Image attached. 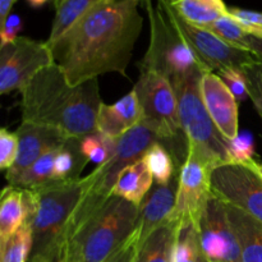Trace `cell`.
<instances>
[{
  "mask_svg": "<svg viewBox=\"0 0 262 262\" xmlns=\"http://www.w3.org/2000/svg\"><path fill=\"white\" fill-rule=\"evenodd\" d=\"M210 174L211 171L188 147L187 158L179 170L176 207L170 222L176 224L192 223L199 227L207 202L212 196Z\"/></svg>",
  "mask_w": 262,
  "mask_h": 262,
  "instance_id": "7c38bea8",
  "label": "cell"
},
{
  "mask_svg": "<svg viewBox=\"0 0 262 262\" xmlns=\"http://www.w3.org/2000/svg\"><path fill=\"white\" fill-rule=\"evenodd\" d=\"M20 30H22V23H20V20L18 18L10 17L9 15L5 25L3 27H0V40H2V46L0 48L14 42L19 37L18 33H19Z\"/></svg>",
  "mask_w": 262,
  "mask_h": 262,
  "instance_id": "e575fe53",
  "label": "cell"
},
{
  "mask_svg": "<svg viewBox=\"0 0 262 262\" xmlns=\"http://www.w3.org/2000/svg\"><path fill=\"white\" fill-rule=\"evenodd\" d=\"M20 94L22 122L58 128L74 138L96 132L102 104L97 78L73 86L54 63L38 72Z\"/></svg>",
  "mask_w": 262,
  "mask_h": 262,
  "instance_id": "3957f363",
  "label": "cell"
},
{
  "mask_svg": "<svg viewBox=\"0 0 262 262\" xmlns=\"http://www.w3.org/2000/svg\"><path fill=\"white\" fill-rule=\"evenodd\" d=\"M245 165L248 166V168H250L251 170L255 171V173L257 174V176L262 179V164L261 163H258V161H256L255 159H253V160H251L250 163L245 164Z\"/></svg>",
  "mask_w": 262,
  "mask_h": 262,
  "instance_id": "74e56055",
  "label": "cell"
},
{
  "mask_svg": "<svg viewBox=\"0 0 262 262\" xmlns=\"http://www.w3.org/2000/svg\"><path fill=\"white\" fill-rule=\"evenodd\" d=\"M142 26L137 0H102L50 46L54 60L73 86L125 74Z\"/></svg>",
  "mask_w": 262,
  "mask_h": 262,
  "instance_id": "6da1fadb",
  "label": "cell"
},
{
  "mask_svg": "<svg viewBox=\"0 0 262 262\" xmlns=\"http://www.w3.org/2000/svg\"><path fill=\"white\" fill-rule=\"evenodd\" d=\"M59 150L60 148H55V150H50L43 154L32 165L25 169L17 177L8 181V183L10 186L19 187V188L35 189L54 181V163H55L56 154Z\"/></svg>",
  "mask_w": 262,
  "mask_h": 262,
  "instance_id": "d4e9b609",
  "label": "cell"
},
{
  "mask_svg": "<svg viewBox=\"0 0 262 262\" xmlns=\"http://www.w3.org/2000/svg\"><path fill=\"white\" fill-rule=\"evenodd\" d=\"M200 92L205 107L223 137L232 141L239 135L238 102L224 82L214 72L204 73L200 81Z\"/></svg>",
  "mask_w": 262,
  "mask_h": 262,
  "instance_id": "9a60e30c",
  "label": "cell"
},
{
  "mask_svg": "<svg viewBox=\"0 0 262 262\" xmlns=\"http://www.w3.org/2000/svg\"><path fill=\"white\" fill-rule=\"evenodd\" d=\"M146 10L150 25V42L138 64L140 69L158 72L171 82L189 74L210 72L173 25L161 2L158 0L154 5L151 0H146Z\"/></svg>",
  "mask_w": 262,
  "mask_h": 262,
  "instance_id": "5b68a950",
  "label": "cell"
},
{
  "mask_svg": "<svg viewBox=\"0 0 262 262\" xmlns=\"http://www.w3.org/2000/svg\"><path fill=\"white\" fill-rule=\"evenodd\" d=\"M142 120V106L137 92L133 89L114 105L104 102L100 105L96 119V132L118 140L133 127L141 124Z\"/></svg>",
  "mask_w": 262,
  "mask_h": 262,
  "instance_id": "e0dca14e",
  "label": "cell"
},
{
  "mask_svg": "<svg viewBox=\"0 0 262 262\" xmlns=\"http://www.w3.org/2000/svg\"><path fill=\"white\" fill-rule=\"evenodd\" d=\"M17 135V159L12 168L8 169L5 173L7 181H10L22 173L48 151L63 147L67 141L72 138L58 128L27 122L20 123Z\"/></svg>",
  "mask_w": 262,
  "mask_h": 262,
  "instance_id": "5bb4252c",
  "label": "cell"
},
{
  "mask_svg": "<svg viewBox=\"0 0 262 262\" xmlns=\"http://www.w3.org/2000/svg\"><path fill=\"white\" fill-rule=\"evenodd\" d=\"M206 30L211 31L214 35H216L217 37L222 38L223 41L229 43L233 48H237L243 51H250V48H248V33L241 26V23L237 22L229 13L223 15L222 18L215 20L210 26H207Z\"/></svg>",
  "mask_w": 262,
  "mask_h": 262,
  "instance_id": "83f0119b",
  "label": "cell"
},
{
  "mask_svg": "<svg viewBox=\"0 0 262 262\" xmlns=\"http://www.w3.org/2000/svg\"><path fill=\"white\" fill-rule=\"evenodd\" d=\"M228 146H229L230 164L245 165L255 159V142L252 135L247 130L239 132L234 140L228 141Z\"/></svg>",
  "mask_w": 262,
  "mask_h": 262,
  "instance_id": "4dcf8cb0",
  "label": "cell"
},
{
  "mask_svg": "<svg viewBox=\"0 0 262 262\" xmlns=\"http://www.w3.org/2000/svg\"><path fill=\"white\" fill-rule=\"evenodd\" d=\"M37 210L35 189L8 184L0 197V242L14 234L25 223L32 224Z\"/></svg>",
  "mask_w": 262,
  "mask_h": 262,
  "instance_id": "2e32d148",
  "label": "cell"
},
{
  "mask_svg": "<svg viewBox=\"0 0 262 262\" xmlns=\"http://www.w3.org/2000/svg\"><path fill=\"white\" fill-rule=\"evenodd\" d=\"M102 0H63L56 9L55 18L51 26L48 45L51 46L66 32H68L83 15Z\"/></svg>",
  "mask_w": 262,
  "mask_h": 262,
  "instance_id": "7402d4cb",
  "label": "cell"
},
{
  "mask_svg": "<svg viewBox=\"0 0 262 262\" xmlns=\"http://www.w3.org/2000/svg\"><path fill=\"white\" fill-rule=\"evenodd\" d=\"M15 2L17 0H0V27H3L9 18L10 10H12Z\"/></svg>",
  "mask_w": 262,
  "mask_h": 262,
  "instance_id": "d590c367",
  "label": "cell"
},
{
  "mask_svg": "<svg viewBox=\"0 0 262 262\" xmlns=\"http://www.w3.org/2000/svg\"><path fill=\"white\" fill-rule=\"evenodd\" d=\"M174 13L191 25L206 28L228 14L229 8L223 0H163Z\"/></svg>",
  "mask_w": 262,
  "mask_h": 262,
  "instance_id": "ffe728a7",
  "label": "cell"
},
{
  "mask_svg": "<svg viewBox=\"0 0 262 262\" xmlns=\"http://www.w3.org/2000/svg\"><path fill=\"white\" fill-rule=\"evenodd\" d=\"M201 247L209 262H242L239 242L228 220L224 202L214 194L199 224Z\"/></svg>",
  "mask_w": 262,
  "mask_h": 262,
  "instance_id": "4fadbf2b",
  "label": "cell"
},
{
  "mask_svg": "<svg viewBox=\"0 0 262 262\" xmlns=\"http://www.w3.org/2000/svg\"><path fill=\"white\" fill-rule=\"evenodd\" d=\"M28 262H49L45 257H41V256H31L30 261Z\"/></svg>",
  "mask_w": 262,
  "mask_h": 262,
  "instance_id": "ab89813d",
  "label": "cell"
},
{
  "mask_svg": "<svg viewBox=\"0 0 262 262\" xmlns=\"http://www.w3.org/2000/svg\"><path fill=\"white\" fill-rule=\"evenodd\" d=\"M18 154L17 132H9L7 128L0 129V169L8 170L15 163Z\"/></svg>",
  "mask_w": 262,
  "mask_h": 262,
  "instance_id": "836d02e7",
  "label": "cell"
},
{
  "mask_svg": "<svg viewBox=\"0 0 262 262\" xmlns=\"http://www.w3.org/2000/svg\"><path fill=\"white\" fill-rule=\"evenodd\" d=\"M137 2H140V0H137Z\"/></svg>",
  "mask_w": 262,
  "mask_h": 262,
  "instance_id": "b9f144b4",
  "label": "cell"
},
{
  "mask_svg": "<svg viewBox=\"0 0 262 262\" xmlns=\"http://www.w3.org/2000/svg\"><path fill=\"white\" fill-rule=\"evenodd\" d=\"M159 2H161V4L165 7L166 13L173 25L210 72L217 73L222 69L227 68L242 71L247 64L252 63L256 59V56L250 51L233 48L216 35H214L211 31L197 27L184 20L177 13H174L163 0H159Z\"/></svg>",
  "mask_w": 262,
  "mask_h": 262,
  "instance_id": "9c48e42d",
  "label": "cell"
},
{
  "mask_svg": "<svg viewBox=\"0 0 262 262\" xmlns=\"http://www.w3.org/2000/svg\"><path fill=\"white\" fill-rule=\"evenodd\" d=\"M152 186L154 177L142 158L122 170L113 187L112 194L141 206Z\"/></svg>",
  "mask_w": 262,
  "mask_h": 262,
  "instance_id": "d6986e66",
  "label": "cell"
},
{
  "mask_svg": "<svg viewBox=\"0 0 262 262\" xmlns=\"http://www.w3.org/2000/svg\"><path fill=\"white\" fill-rule=\"evenodd\" d=\"M171 262H209L202 251L197 225L192 223L177 224Z\"/></svg>",
  "mask_w": 262,
  "mask_h": 262,
  "instance_id": "603a6c76",
  "label": "cell"
},
{
  "mask_svg": "<svg viewBox=\"0 0 262 262\" xmlns=\"http://www.w3.org/2000/svg\"><path fill=\"white\" fill-rule=\"evenodd\" d=\"M117 147V140L105 136L102 133L95 132L81 138L82 154L87 160L96 164L97 166L106 163L114 154Z\"/></svg>",
  "mask_w": 262,
  "mask_h": 262,
  "instance_id": "f1b7e54d",
  "label": "cell"
},
{
  "mask_svg": "<svg viewBox=\"0 0 262 262\" xmlns=\"http://www.w3.org/2000/svg\"><path fill=\"white\" fill-rule=\"evenodd\" d=\"M55 63L48 42L19 37L0 48V94L22 91L23 87L42 69Z\"/></svg>",
  "mask_w": 262,
  "mask_h": 262,
  "instance_id": "ba28073f",
  "label": "cell"
},
{
  "mask_svg": "<svg viewBox=\"0 0 262 262\" xmlns=\"http://www.w3.org/2000/svg\"><path fill=\"white\" fill-rule=\"evenodd\" d=\"M156 142L164 143V141L147 125L141 123L133 127L118 138L112 158L84 177L87 187L96 193L112 194L113 187L122 170L142 159L146 151Z\"/></svg>",
  "mask_w": 262,
  "mask_h": 262,
  "instance_id": "8fae6325",
  "label": "cell"
},
{
  "mask_svg": "<svg viewBox=\"0 0 262 262\" xmlns=\"http://www.w3.org/2000/svg\"><path fill=\"white\" fill-rule=\"evenodd\" d=\"M210 186L215 197L243 210L262 224V179L248 166H217L210 174Z\"/></svg>",
  "mask_w": 262,
  "mask_h": 262,
  "instance_id": "30bf717a",
  "label": "cell"
},
{
  "mask_svg": "<svg viewBox=\"0 0 262 262\" xmlns=\"http://www.w3.org/2000/svg\"><path fill=\"white\" fill-rule=\"evenodd\" d=\"M156 184H168L179 174V168L173 154L164 143L156 142L143 156Z\"/></svg>",
  "mask_w": 262,
  "mask_h": 262,
  "instance_id": "484cf974",
  "label": "cell"
},
{
  "mask_svg": "<svg viewBox=\"0 0 262 262\" xmlns=\"http://www.w3.org/2000/svg\"><path fill=\"white\" fill-rule=\"evenodd\" d=\"M89 163L81 150V138H69L58 151L54 163V181L79 179V173Z\"/></svg>",
  "mask_w": 262,
  "mask_h": 262,
  "instance_id": "cb8c5ba5",
  "label": "cell"
},
{
  "mask_svg": "<svg viewBox=\"0 0 262 262\" xmlns=\"http://www.w3.org/2000/svg\"><path fill=\"white\" fill-rule=\"evenodd\" d=\"M248 48L256 58L262 59V38L248 35Z\"/></svg>",
  "mask_w": 262,
  "mask_h": 262,
  "instance_id": "8d00e7d4",
  "label": "cell"
},
{
  "mask_svg": "<svg viewBox=\"0 0 262 262\" xmlns=\"http://www.w3.org/2000/svg\"><path fill=\"white\" fill-rule=\"evenodd\" d=\"M32 250V227L25 223L14 234L0 242V262H28Z\"/></svg>",
  "mask_w": 262,
  "mask_h": 262,
  "instance_id": "4316f807",
  "label": "cell"
},
{
  "mask_svg": "<svg viewBox=\"0 0 262 262\" xmlns=\"http://www.w3.org/2000/svg\"><path fill=\"white\" fill-rule=\"evenodd\" d=\"M228 13L241 23L246 32L255 37L262 38V13L242 8H229Z\"/></svg>",
  "mask_w": 262,
  "mask_h": 262,
  "instance_id": "d6a6232c",
  "label": "cell"
},
{
  "mask_svg": "<svg viewBox=\"0 0 262 262\" xmlns=\"http://www.w3.org/2000/svg\"><path fill=\"white\" fill-rule=\"evenodd\" d=\"M83 178L51 181L35 188L37 210L32 220L33 250L31 256L49 261L54 246L83 192Z\"/></svg>",
  "mask_w": 262,
  "mask_h": 262,
  "instance_id": "52a82bcc",
  "label": "cell"
},
{
  "mask_svg": "<svg viewBox=\"0 0 262 262\" xmlns=\"http://www.w3.org/2000/svg\"><path fill=\"white\" fill-rule=\"evenodd\" d=\"M216 74L222 78V81L224 82L225 86L229 89V91L232 92L233 96L235 97L238 104H241V102L245 101L247 97H250L247 78H246L243 71L234 68H227L222 69V71L217 72Z\"/></svg>",
  "mask_w": 262,
  "mask_h": 262,
  "instance_id": "1f68e13d",
  "label": "cell"
},
{
  "mask_svg": "<svg viewBox=\"0 0 262 262\" xmlns=\"http://www.w3.org/2000/svg\"><path fill=\"white\" fill-rule=\"evenodd\" d=\"M242 71L247 78L250 99L262 122V59L256 58Z\"/></svg>",
  "mask_w": 262,
  "mask_h": 262,
  "instance_id": "f546056e",
  "label": "cell"
},
{
  "mask_svg": "<svg viewBox=\"0 0 262 262\" xmlns=\"http://www.w3.org/2000/svg\"><path fill=\"white\" fill-rule=\"evenodd\" d=\"M224 205L228 220L239 242L242 262H262V224L243 210L225 202Z\"/></svg>",
  "mask_w": 262,
  "mask_h": 262,
  "instance_id": "ac0fdd59",
  "label": "cell"
},
{
  "mask_svg": "<svg viewBox=\"0 0 262 262\" xmlns=\"http://www.w3.org/2000/svg\"><path fill=\"white\" fill-rule=\"evenodd\" d=\"M176 229L177 224L170 220L161 225L132 251L129 262H171Z\"/></svg>",
  "mask_w": 262,
  "mask_h": 262,
  "instance_id": "44dd1931",
  "label": "cell"
},
{
  "mask_svg": "<svg viewBox=\"0 0 262 262\" xmlns=\"http://www.w3.org/2000/svg\"><path fill=\"white\" fill-rule=\"evenodd\" d=\"M61 229L49 262H112L132 233L140 206L87 187Z\"/></svg>",
  "mask_w": 262,
  "mask_h": 262,
  "instance_id": "7a4b0ae2",
  "label": "cell"
},
{
  "mask_svg": "<svg viewBox=\"0 0 262 262\" xmlns=\"http://www.w3.org/2000/svg\"><path fill=\"white\" fill-rule=\"evenodd\" d=\"M133 89L142 106V123L164 141L181 168L187 158L188 142L181 127L178 97L173 83L158 72L140 69V77Z\"/></svg>",
  "mask_w": 262,
  "mask_h": 262,
  "instance_id": "8992f818",
  "label": "cell"
},
{
  "mask_svg": "<svg viewBox=\"0 0 262 262\" xmlns=\"http://www.w3.org/2000/svg\"><path fill=\"white\" fill-rule=\"evenodd\" d=\"M204 73H193L171 82L178 97L181 127L197 158L210 171L230 164L228 140L223 137L205 107L200 92V81Z\"/></svg>",
  "mask_w": 262,
  "mask_h": 262,
  "instance_id": "277c9868",
  "label": "cell"
},
{
  "mask_svg": "<svg viewBox=\"0 0 262 262\" xmlns=\"http://www.w3.org/2000/svg\"><path fill=\"white\" fill-rule=\"evenodd\" d=\"M27 2L30 3V5H32V7L38 8V7H42L48 0H27Z\"/></svg>",
  "mask_w": 262,
  "mask_h": 262,
  "instance_id": "f35d334b",
  "label": "cell"
},
{
  "mask_svg": "<svg viewBox=\"0 0 262 262\" xmlns=\"http://www.w3.org/2000/svg\"><path fill=\"white\" fill-rule=\"evenodd\" d=\"M63 2V0H53V4H54V7L55 8H58L59 5H60V3Z\"/></svg>",
  "mask_w": 262,
  "mask_h": 262,
  "instance_id": "60d3db41",
  "label": "cell"
}]
</instances>
